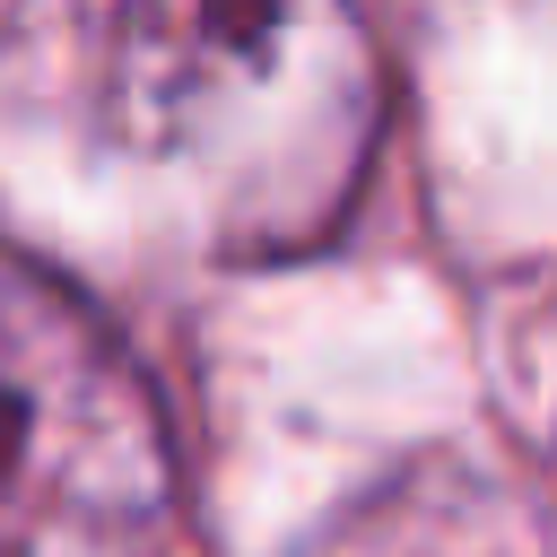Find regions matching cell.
Segmentation results:
<instances>
[{
    "instance_id": "6da1fadb",
    "label": "cell",
    "mask_w": 557,
    "mask_h": 557,
    "mask_svg": "<svg viewBox=\"0 0 557 557\" xmlns=\"http://www.w3.org/2000/svg\"><path fill=\"white\" fill-rule=\"evenodd\" d=\"M104 122L244 261L313 252L383 139V52L357 0H122Z\"/></svg>"
},
{
    "instance_id": "7a4b0ae2",
    "label": "cell",
    "mask_w": 557,
    "mask_h": 557,
    "mask_svg": "<svg viewBox=\"0 0 557 557\" xmlns=\"http://www.w3.org/2000/svg\"><path fill=\"white\" fill-rule=\"evenodd\" d=\"M174 444L131 348L44 270H0V557H165Z\"/></svg>"
},
{
    "instance_id": "3957f363",
    "label": "cell",
    "mask_w": 557,
    "mask_h": 557,
    "mask_svg": "<svg viewBox=\"0 0 557 557\" xmlns=\"http://www.w3.org/2000/svg\"><path fill=\"white\" fill-rule=\"evenodd\" d=\"M305 557H557V505L461 453H426L339 505Z\"/></svg>"
}]
</instances>
